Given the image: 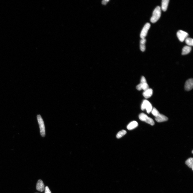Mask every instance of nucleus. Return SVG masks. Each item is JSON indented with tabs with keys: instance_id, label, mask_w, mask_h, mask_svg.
Instances as JSON below:
<instances>
[{
	"instance_id": "15",
	"label": "nucleus",
	"mask_w": 193,
	"mask_h": 193,
	"mask_svg": "<svg viewBox=\"0 0 193 193\" xmlns=\"http://www.w3.org/2000/svg\"><path fill=\"white\" fill-rule=\"evenodd\" d=\"M138 85L139 89L141 90L142 89L145 91L149 88L147 82L144 83H140Z\"/></svg>"
},
{
	"instance_id": "18",
	"label": "nucleus",
	"mask_w": 193,
	"mask_h": 193,
	"mask_svg": "<svg viewBox=\"0 0 193 193\" xmlns=\"http://www.w3.org/2000/svg\"><path fill=\"white\" fill-rule=\"evenodd\" d=\"M185 42L187 44L190 46H193V40L192 38H186L185 39Z\"/></svg>"
},
{
	"instance_id": "14",
	"label": "nucleus",
	"mask_w": 193,
	"mask_h": 193,
	"mask_svg": "<svg viewBox=\"0 0 193 193\" xmlns=\"http://www.w3.org/2000/svg\"><path fill=\"white\" fill-rule=\"evenodd\" d=\"M146 41V40L145 38L141 39V40L140 41V50L143 52H144L145 51V43Z\"/></svg>"
},
{
	"instance_id": "9",
	"label": "nucleus",
	"mask_w": 193,
	"mask_h": 193,
	"mask_svg": "<svg viewBox=\"0 0 193 193\" xmlns=\"http://www.w3.org/2000/svg\"><path fill=\"white\" fill-rule=\"evenodd\" d=\"M155 119L157 122H161L167 121L168 118L166 116L160 114L158 116L155 118Z\"/></svg>"
},
{
	"instance_id": "1",
	"label": "nucleus",
	"mask_w": 193,
	"mask_h": 193,
	"mask_svg": "<svg viewBox=\"0 0 193 193\" xmlns=\"http://www.w3.org/2000/svg\"><path fill=\"white\" fill-rule=\"evenodd\" d=\"M161 8L159 6L157 7L154 10L152 17L150 19L151 22L155 23L158 21L161 16Z\"/></svg>"
},
{
	"instance_id": "16",
	"label": "nucleus",
	"mask_w": 193,
	"mask_h": 193,
	"mask_svg": "<svg viewBox=\"0 0 193 193\" xmlns=\"http://www.w3.org/2000/svg\"><path fill=\"white\" fill-rule=\"evenodd\" d=\"M193 158H190L187 159L185 162V164L189 168L192 169L193 170Z\"/></svg>"
},
{
	"instance_id": "5",
	"label": "nucleus",
	"mask_w": 193,
	"mask_h": 193,
	"mask_svg": "<svg viewBox=\"0 0 193 193\" xmlns=\"http://www.w3.org/2000/svg\"><path fill=\"white\" fill-rule=\"evenodd\" d=\"M177 35L179 40L181 42H183L188 36V34L182 30H180L177 32Z\"/></svg>"
},
{
	"instance_id": "4",
	"label": "nucleus",
	"mask_w": 193,
	"mask_h": 193,
	"mask_svg": "<svg viewBox=\"0 0 193 193\" xmlns=\"http://www.w3.org/2000/svg\"><path fill=\"white\" fill-rule=\"evenodd\" d=\"M152 106L149 101L147 100L143 101L141 106L142 111L146 109L148 114H149L152 109Z\"/></svg>"
},
{
	"instance_id": "12",
	"label": "nucleus",
	"mask_w": 193,
	"mask_h": 193,
	"mask_svg": "<svg viewBox=\"0 0 193 193\" xmlns=\"http://www.w3.org/2000/svg\"><path fill=\"white\" fill-rule=\"evenodd\" d=\"M169 1V0H162V1L161 9L164 11L167 10Z\"/></svg>"
},
{
	"instance_id": "8",
	"label": "nucleus",
	"mask_w": 193,
	"mask_h": 193,
	"mask_svg": "<svg viewBox=\"0 0 193 193\" xmlns=\"http://www.w3.org/2000/svg\"><path fill=\"white\" fill-rule=\"evenodd\" d=\"M45 186L43 181L41 180H38L37 182L36 189L38 191L42 192L45 189Z\"/></svg>"
},
{
	"instance_id": "17",
	"label": "nucleus",
	"mask_w": 193,
	"mask_h": 193,
	"mask_svg": "<svg viewBox=\"0 0 193 193\" xmlns=\"http://www.w3.org/2000/svg\"><path fill=\"white\" fill-rule=\"evenodd\" d=\"M126 133L127 132L125 130H123L120 131L117 134V138L119 139L125 135Z\"/></svg>"
},
{
	"instance_id": "6",
	"label": "nucleus",
	"mask_w": 193,
	"mask_h": 193,
	"mask_svg": "<svg viewBox=\"0 0 193 193\" xmlns=\"http://www.w3.org/2000/svg\"><path fill=\"white\" fill-rule=\"evenodd\" d=\"M150 23H147L145 25L140 33V38L141 39L144 38L147 36L148 30L150 29Z\"/></svg>"
},
{
	"instance_id": "2",
	"label": "nucleus",
	"mask_w": 193,
	"mask_h": 193,
	"mask_svg": "<svg viewBox=\"0 0 193 193\" xmlns=\"http://www.w3.org/2000/svg\"><path fill=\"white\" fill-rule=\"evenodd\" d=\"M37 118L40 127V134L42 137H44L45 136V131L43 121L40 115H38Z\"/></svg>"
},
{
	"instance_id": "19",
	"label": "nucleus",
	"mask_w": 193,
	"mask_h": 193,
	"mask_svg": "<svg viewBox=\"0 0 193 193\" xmlns=\"http://www.w3.org/2000/svg\"><path fill=\"white\" fill-rule=\"evenodd\" d=\"M151 113L153 115L156 117L160 114V113L158 110H157L155 107H154L151 111Z\"/></svg>"
},
{
	"instance_id": "11",
	"label": "nucleus",
	"mask_w": 193,
	"mask_h": 193,
	"mask_svg": "<svg viewBox=\"0 0 193 193\" xmlns=\"http://www.w3.org/2000/svg\"><path fill=\"white\" fill-rule=\"evenodd\" d=\"M138 125V123L136 121H133L129 123L127 128L129 130H131L136 128Z\"/></svg>"
},
{
	"instance_id": "21",
	"label": "nucleus",
	"mask_w": 193,
	"mask_h": 193,
	"mask_svg": "<svg viewBox=\"0 0 193 193\" xmlns=\"http://www.w3.org/2000/svg\"><path fill=\"white\" fill-rule=\"evenodd\" d=\"M146 82H147V81L145 77L144 76H142L140 80V83H144Z\"/></svg>"
},
{
	"instance_id": "13",
	"label": "nucleus",
	"mask_w": 193,
	"mask_h": 193,
	"mask_svg": "<svg viewBox=\"0 0 193 193\" xmlns=\"http://www.w3.org/2000/svg\"><path fill=\"white\" fill-rule=\"evenodd\" d=\"M192 48L189 46H185L182 49V54L185 55L189 54Z\"/></svg>"
},
{
	"instance_id": "22",
	"label": "nucleus",
	"mask_w": 193,
	"mask_h": 193,
	"mask_svg": "<svg viewBox=\"0 0 193 193\" xmlns=\"http://www.w3.org/2000/svg\"><path fill=\"white\" fill-rule=\"evenodd\" d=\"M109 1L108 0H103L102 1V4L103 5H106L107 3V2Z\"/></svg>"
},
{
	"instance_id": "20",
	"label": "nucleus",
	"mask_w": 193,
	"mask_h": 193,
	"mask_svg": "<svg viewBox=\"0 0 193 193\" xmlns=\"http://www.w3.org/2000/svg\"><path fill=\"white\" fill-rule=\"evenodd\" d=\"M45 193H51V192L48 186H46L44 189Z\"/></svg>"
},
{
	"instance_id": "7",
	"label": "nucleus",
	"mask_w": 193,
	"mask_h": 193,
	"mask_svg": "<svg viewBox=\"0 0 193 193\" xmlns=\"http://www.w3.org/2000/svg\"><path fill=\"white\" fill-rule=\"evenodd\" d=\"M193 86V80L191 78L188 79L186 82L185 85V89L187 91L192 90Z\"/></svg>"
},
{
	"instance_id": "3",
	"label": "nucleus",
	"mask_w": 193,
	"mask_h": 193,
	"mask_svg": "<svg viewBox=\"0 0 193 193\" xmlns=\"http://www.w3.org/2000/svg\"><path fill=\"white\" fill-rule=\"evenodd\" d=\"M139 118L140 120L144 121L151 126L154 125V122L153 120L144 113H142L139 115Z\"/></svg>"
},
{
	"instance_id": "10",
	"label": "nucleus",
	"mask_w": 193,
	"mask_h": 193,
	"mask_svg": "<svg viewBox=\"0 0 193 193\" xmlns=\"http://www.w3.org/2000/svg\"><path fill=\"white\" fill-rule=\"evenodd\" d=\"M153 94V90L152 89L149 88L144 91L143 93V96L146 98H148L151 97Z\"/></svg>"
},
{
	"instance_id": "23",
	"label": "nucleus",
	"mask_w": 193,
	"mask_h": 193,
	"mask_svg": "<svg viewBox=\"0 0 193 193\" xmlns=\"http://www.w3.org/2000/svg\"><path fill=\"white\" fill-rule=\"evenodd\" d=\"M192 153H193V150L192 151Z\"/></svg>"
}]
</instances>
